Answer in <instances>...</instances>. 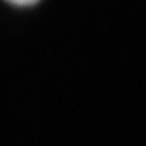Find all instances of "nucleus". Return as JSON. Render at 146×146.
Returning a JSON list of instances; mask_svg holds the SVG:
<instances>
[{
	"label": "nucleus",
	"instance_id": "obj_1",
	"mask_svg": "<svg viewBox=\"0 0 146 146\" xmlns=\"http://www.w3.org/2000/svg\"><path fill=\"white\" fill-rule=\"evenodd\" d=\"M7 1H10L11 4H16V6H33L38 0H7Z\"/></svg>",
	"mask_w": 146,
	"mask_h": 146
}]
</instances>
